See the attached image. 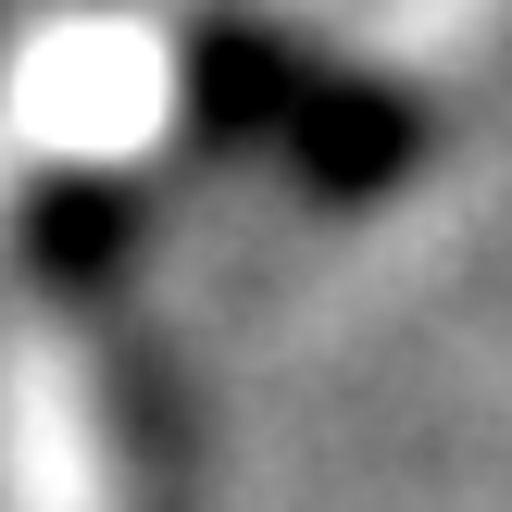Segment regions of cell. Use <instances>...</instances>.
Returning <instances> with one entry per match:
<instances>
[{
	"label": "cell",
	"instance_id": "cell-1",
	"mask_svg": "<svg viewBox=\"0 0 512 512\" xmlns=\"http://www.w3.org/2000/svg\"><path fill=\"white\" fill-rule=\"evenodd\" d=\"M275 150H288L313 188H388L400 150H413V113H400L388 88H350V75H300L288 113H275Z\"/></svg>",
	"mask_w": 512,
	"mask_h": 512
},
{
	"label": "cell",
	"instance_id": "cell-2",
	"mask_svg": "<svg viewBox=\"0 0 512 512\" xmlns=\"http://www.w3.org/2000/svg\"><path fill=\"white\" fill-rule=\"evenodd\" d=\"M38 250H50V275H63V288L113 275V250H125V200H113V188H50V200H38Z\"/></svg>",
	"mask_w": 512,
	"mask_h": 512
}]
</instances>
